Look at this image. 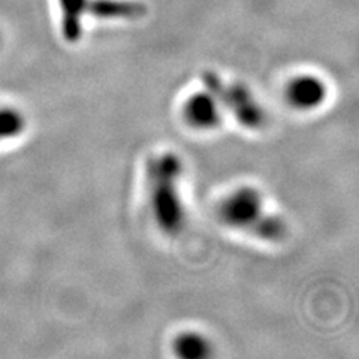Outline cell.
<instances>
[{"instance_id":"cell-1","label":"cell","mask_w":359,"mask_h":359,"mask_svg":"<svg viewBox=\"0 0 359 359\" xmlns=\"http://www.w3.org/2000/svg\"><path fill=\"white\" fill-rule=\"evenodd\" d=\"M182 174L183 163L175 153L156 156L147 166L151 215L157 228L166 235H178L186 223L184 205L180 195Z\"/></svg>"},{"instance_id":"cell-2","label":"cell","mask_w":359,"mask_h":359,"mask_svg":"<svg viewBox=\"0 0 359 359\" xmlns=\"http://www.w3.org/2000/svg\"><path fill=\"white\" fill-rule=\"evenodd\" d=\"M220 217L231 228L250 232L265 241H282L286 237L285 222L264 210V201L256 189L244 186L223 199Z\"/></svg>"},{"instance_id":"cell-3","label":"cell","mask_w":359,"mask_h":359,"mask_svg":"<svg viewBox=\"0 0 359 359\" xmlns=\"http://www.w3.org/2000/svg\"><path fill=\"white\" fill-rule=\"evenodd\" d=\"M201 81L207 92L216 97L220 107L228 109L241 126L259 129L265 123V111L245 86L240 83H224L212 71L202 72Z\"/></svg>"},{"instance_id":"cell-4","label":"cell","mask_w":359,"mask_h":359,"mask_svg":"<svg viewBox=\"0 0 359 359\" xmlns=\"http://www.w3.org/2000/svg\"><path fill=\"white\" fill-rule=\"evenodd\" d=\"M183 116L190 126L211 130L222 123V107L210 92H198L190 96L183 107Z\"/></svg>"},{"instance_id":"cell-5","label":"cell","mask_w":359,"mask_h":359,"mask_svg":"<svg viewBox=\"0 0 359 359\" xmlns=\"http://www.w3.org/2000/svg\"><path fill=\"white\" fill-rule=\"evenodd\" d=\"M327 86L318 76L302 75L295 78L287 87L289 102L298 109H316L327 99Z\"/></svg>"},{"instance_id":"cell-6","label":"cell","mask_w":359,"mask_h":359,"mask_svg":"<svg viewBox=\"0 0 359 359\" xmlns=\"http://www.w3.org/2000/svg\"><path fill=\"white\" fill-rule=\"evenodd\" d=\"M86 11L99 18L138 20L147 14V6L128 0H88Z\"/></svg>"},{"instance_id":"cell-7","label":"cell","mask_w":359,"mask_h":359,"mask_svg":"<svg viewBox=\"0 0 359 359\" xmlns=\"http://www.w3.org/2000/svg\"><path fill=\"white\" fill-rule=\"evenodd\" d=\"M62 9V32L67 42H76L81 38V20L86 14L88 0H59Z\"/></svg>"},{"instance_id":"cell-8","label":"cell","mask_w":359,"mask_h":359,"mask_svg":"<svg viewBox=\"0 0 359 359\" xmlns=\"http://www.w3.org/2000/svg\"><path fill=\"white\" fill-rule=\"evenodd\" d=\"M27 118L15 107H0V142L15 140L25 133Z\"/></svg>"},{"instance_id":"cell-9","label":"cell","mask_w":359,"mask_h":359,"mask_svg":"<svg viewBox=\"0 0 359 359\" xmlns=\"http://www.w3.org/2000/svg\"><path fill=\"white\" fill-rule=\"evenodd\" d=\"M174 351L182 358L198 359L208 356L211 352V346L202 335L195 332H186L177 337L174 343Z\"/></svg>"}]
</instances>
